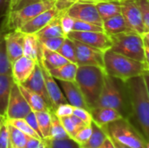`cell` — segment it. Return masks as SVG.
Segmentation results:
<instances>
[{
    "label": "cell",
    "mask_w": 149,
    "mask_h": 148,
    "mask_svg": "<svg viewBox=\"0 0 149 148\" xmlns=\"http://www.w3.org/2000/svg\"><path fill=\"white\" fill-rule=\"evenodd\" d=\"M100 148H116L115 145H114V142L113 140V139L110 137V136H107L106 140H104L103 144L100 146Z\"/></svg>",
    "instance_id": "f907efd6"
},
{
    "label": "cell",
    "mask_w": 149,
    "mask_h": 148,
    "mask_svg": "<svg viewBox=\"0 0 149 148\" xmlns=\"http://www.w3.org/2000/svg\"><path fill=\"white\" fill-rule=\"evenodd\" d=\"M42 140L31 137V136H27L26 139V144H25V147L24 148H38L40 144H41Z\"/></svg>",
    "instance_id": "7dc6e473"
},
{
    "label": "cell",
    "mask_w": 149,
    "mask_h": 148,
    "mask_svg": "<svg viewBox=\"0 0 149 148\" xmlns=\"http://www.w3.org/2000/svg\"><path fill=\"white\" fill-rule=\"evenodd\" d=\"M73 42L76 49V58L78 65H93L104 69L105 51L76 40H73Z\"/></svg>",
    "instance_id": "8fae6325"
},
{
    "label": "cell",
    "mask_w": 149,
    "mask_h": 148,
    "mask_svg": "<svg viewBox=\"0 0 149 148\" xmlns=\"http://www.w3.org/2000/svg\"><path fill=\"white\" fill-rule=\"evenodd\" d=\"M92 128L93 133L90 139L84 145L81 146V148H100L106 140L107 134L102 126L97 125L95 122L93 121Z\"/></svg>",
    "instance_id": "83f0119b"
},
{
    "label": "cell",
    "mask_w": 149,
    "mask_h": 148,
    "mask_svg": "<svg viewBox=\"0 0 149 148\" xmlns=\"http://www.w3.org/2000/svg\"><path fill=\"white\" fill-rule=\"evenodd\" d=\"M78 1L79 0H56V2H55V7L60 12L65 13L71 5H72L73 3H75Z\"/></svg>",
    "instance_id": "bcb514c9"
},
{
    "label": "cell",
    "mask_w": 149,
    "mask_h": 148,
    "mask_svg": "<svg viewBox=\"0 0 149 148\" xmlns=\"http://www.w3.org/2000/svg\"><path fill=\"white\" fill-rule=\"evenodd\" d=\"M124 84L130 101L131 119L149 140V97L143 75L130 79Z\"/></svg>",
    "instance_id": "6da1fadb"
},
{
    "label": "cell",
    "mask_w": 149,
    "mask_h": 148,
    "mask_svg": "<svg viewBox=\"0 0 149 148\" xmlns=\"http://www.w3.org/2000/svg\"><path fill=\"white\" fill-rule=\"evenodd\" d=\"M65 96L70 105L73 107H79L89 110L86 99L75 81H59Z\"/></svg>",
    "instance_id": "ac0fdd59"
},
{
    "label": "cell",
    "mask_w": 149,
    "mask_h": 148,
    "mask_svg": "<svg viewBox=\"0 0 149 148\" xmlns=\"http://www.w3.org/2000/svg\"><path fill=\"white\" fill-rule=\"evenodd\" d=\"M38 120V126L43 140L50 137L51 127H52V112L51 111H41L34 112Z\"/></svg>",
    "instance_id": "f1b7e54d"
},
{
    "label": "cell",
    "mask_w": 149,
    "mask_h": 148,
    "mask_svg": "<svg viewBox=\"0 0 149 148\" xmlns=\"http://www.w3.org/2000/svg\"><path fill=\"white\" fill-rule=\"evenodd\" d=\"M120 9L122 16L132 31L141 35L147 32L141 10L135 0H120Z\"/></svg>",
    "instance_id": "7c38bea8"
},
{
    "label": "cell",
    "mask_w": 149,
    "mask_h": 148,
    "mask_svg": "<svg viewBox=\"0 0 149 148\" xmlns=\"http://www.w3.org/2000/svg\"><path fill=\"white\" fill-rule=\"evenodd\" d=\"M78 67L79 65L77 64L69 62L62 66L52 69L48 72L55 79L59 81H75Z\"/></svg>",
    "instance_id": "cb8c5ba5"
},
{
    "label": "cell",
    "mask_w": 149,
    "mask_h": 148,
    "mask_svg": "<svg viewBox=\"0 0 149 148\" xmlns=\"http://www.w3.org/2000/svg\"><path fill=\"white\" fill-rule=\"evenodd\" d=\"M73 106L72 105H70L69 103H65V104H61L59 105L55 111L53 112L56 116L58 118H65V117H69L72 116L73 113Z\"/></svg>",
    "instance_id": "ee69618b"
},
{
    "label": "cell",
    "mask_w": 149,
    "mask_h": 148,
    "mask_svg": "<svg viewBox=\"0 0 149 148\" xmlns=\"http://www.w3.org/2000/svg\"><path fill=\"white\" fill-rule=\"evenodd\" d=\"M92 133H93L92 124L86 125V126H83L80 130H79V132L74 135V137L72 139L74 140H76L80 146H82L90 139Z\"/></svg>",
    "instance_id": "f35d334b"
},
{
    "label": "cell",
    "mask_w": 149,
    "mask_h": 148,
    "mask_svg": "<svg viewBox=\"0 0 149 148\" xmlns=\"http://www.w3.org/2000/svg\"><path fill=\"white\" fill-rule=\"evenodd\" d=\"M105 72L121 82H126L130 79L142 76L148 71L146 63H142L109 49L104 53Z\"/></svg>",
    "instance_id": "7a4b0ae2"
},
{
    "label": "cell",
    "mask_w": 149,
    "mask_h": 148,
    "mask_svg": "<svg viewBox=\"0 0 149 148\" xmlns=\"http://www.w3.org/2000/svg\"><path fill=\"white\" fill-rule=\"evenodd\" d=\"M3 120H5V119H3V118L0 117V126H1V124H2V122L3 121Z\"/></svg>",
    "instance_id": "91938a15"
},
{
    "label": "cell",
    "mask_w": 149,
    "mask_h": 148,
    "mask_svg": "<svg viewBox=\"0 0 149 148\" xmlns=\"http://www.w3.org/2000/svg\"><path fill=\"white\" fill-rule=\"evenodd\" d=\"M72 40L86 44L89 46L106 51L112 47V40L105 31H72L67 36Z\"/></svg>",
    "instance_id": "9c48e42d"
},
{
    "label": "cell",
    "mask_w": 149,
    "mask_h": 148,
    "mask_svg": "<svg viewBox=\"0 0 149 148\" xmlns=\"http://www.w3.org/2000/svg\"><path fill=\"white\" fill-rule=\"evenodd\" d=\"M75 19H73L72 17L67 15L66 13H64L60 17V24L62 31L65 37L68 36L70 32L73 31V25H74Z\"/></svg>",
    "instance_id": "60d3db41"
},
{
    "label": "cell",
    "mask_w": 149,
    "mask_h": 148,
    "mask_svg": "<svg viewBox=\"0 0 149 148\" xmlns=\"http://www.w3.org/2000/svg\"><path fill=\"white\" fill-rule=\"evenodd\" d=\"M40 66H41L42 73H43V76H44L45 87H46L49 98H50L52 105V109H53V112H54L55 109L59 105L68 103V101H67L65 96L63 94L62 91L60 90L58 85L56 83L55 79L49 73V72L41 64H40Z\"/></svg>",
    "instance_id": "e0dca14e"
},
{
    "label": "cell",
    "mask_w": 149,
    "mask_h": 148,
    "mask_svg": "<svg viewBox=\"0 0 149 148\" xmlns=\"http://www.w3.org/2000/svg\"><path fill=\"white\" fill-rule=\"evenodd\" d=\"M124 84V82H123ZM95 107H109L117 110L124 118L131 120L132 111L127 88L119 85L116 79L106 75L104 86Z\"/></svg>",
    "instance_id": "277c9868"
},
{
    "label": "cell",
    "mask_w": 149,
    "mask_h": 148,
    "mask_svg": "<svg viewBox=\"0 0 149 148\" xmlns=\"http://www.w3.org/2000/svg\"><path fill=\"white\" fill-rule=\"evenodd\" d=\"M142 37H143L144 43H145V44H149V31L145 32V33L142 35Z\"/></svg>",
    "instance_id": "db71d44e"
},
{
    "label": "cell",
    "mask_w": 149,
    "mask_h": 148,
    "mask_svg": "<svg viewBox=\"0 0 149 148\" xmlns=\"http://www.w3.org/2000/svg\"><path fill=\"white\" fill-rule=\"evenodd\" d=\"M103 29L109 36L132 31L121 13L103 21Z\"/></svg>",
    "instance_id": "7402d4cb"
},
{
    "label": "cell",
    "mask_w": 149,
    "mask_h": 148,
    "mask_svg": "<svg viewBox=\"0 0 149 148\" xmlns=\"http://www.w3.org/2000/svg\"><path fill=\"white\" fill-rule=\"evenodd\" d=\"M40 43L38 38L34 34H24L23 56L38 62L40 58Z\"/></svg>",
    "instance_id": "484cf974"
},
{
    "label": "cell",
    "mask_w": 149,
    "mask_h": 148,
    "mask_svg": "<svg viewBox=\"0 0 149 148\" xmlns=\"http://www.w3.org/2000/svg\"><path fill=\"white\" fill-rule=\"evenodd\" d=\"M37 63L25 56H22L11 63V75L14 82L23 84L32 73Z\"/></svg>",
    "instance_id": "2e32d148"
},
{
    "label": "cell",
    "mask_w": 149,
    "mask_h": 148,
    "mask_svg": "<svg viewBox=\"0 0 149 148\" xmlns=\"http://www.w3.org/2000/svg\"><path fill=\"white\" fill-rule=\"evenodd\" d=\"M59 120L65 130L66 131V133L71 138H73L74 135L79 132V130H80L83 126H86L81 120H79L74 115L65 117V118H60Z\"/></svg>",
    "instance_id": "f546056e"
},
{
    "label": "cell",
    "mask_w": 149,
    "mask_h": 148,
    "mask_svg": "<svg viewBox=\"0 0 149 148\" xmlns=\"http://www.w3.org/2000/svg\"><path fill=\"white\" fill-rule=\"evenodd\" d=\"M21 85H23L26 88H28L31 91L38 94L47 104V106H49L51 111L53 112L52 105L51 99L49 98V95H48V92H47V90L45 87V83L43 73H42L41 66L38 62L36 64L35 68H34L32 73L31 74V76Z\"/></svg>",
    "instance_id": "5bb4252c"
},
{
    "label": "cell",
    "mask_w": 149,
    "mask_h": 148,
    "mask_svg": "<svg viewBox=\"0 0 149 148\" xmlns=\"http://www.w3.org/2000/svg\"><path fill=\"white\" fill-rule=\"evenodd\" d=\"M69 137L70 136L65 130L59 118H58L56 114L53 112H52V127H51V133L49 138L55 139V140H61Z\"/></svg>",
    "instance_id": "d6a6232c"
},
{
    "label": "cell",
    "mask_w": 149,
    "mask_h": 148,
    "mask_svg": "<svg viewBox=\"0 0 149 148\" xmlns=\"http://www.w3.org/2000/svg\"><path fill=\"white\" fill-rule=\"evenodd\" d=\"M14 83L11 74H0V117L5 119L10 94Z\"/></svg>",
    "instance_id": "44dd1931"
},
{
    "label": "cell",
    "mask_w": 149,
    "mask_h": 148,
    "mask_svg": "<svg viewBox=\"0 0 149 148\" xmlns=\"http://www.w3.org/2000/svg\"><path fill=\"white\" fill-rule=\"evenodd\" d=\"M24 38V34L18 30L10 31L3 35L6 52L10 64L23 56Z\"/></svg>",
    "instance_id": "9a60e30c"
},
{
    "label": "cell",
    "mask_w": 149,
    "mask_h": 148,
    "mask_svg": "<svg viewBox=\"0 0 149 148\" xmlns=\"http://www.w3.org/2000/svg\"><path fill=\"white\" fill-rule=\"evenodd\" d=\"M19 0H10V10H13V8L15 7V5L17 3Z\"/></svg>",
    "instance_id": "11a10c76"
},
{
    "label": "cell",
    "mask_w": 149,
    "mask_h": 148,
    "mask_svg": "<svg viewBox=\"0 0 149 148\" xmlns=\"http://www.w3.org/2000/svg\"><path fill=\"white\" fill-rule=\"evenodd\" d=\"M113 140L131 148H146L148 140L131 120L122 118L102 126Z\"/></svg>",
    "instance_id": "5b68a950"
},
{
    "label": "cell",
    "mask_w": 149,
    "mask_h": 148,
    "mask_svg": "<svg viewBox=\"0 0 149 148\" xmlns=\"http://www.w3.org/2000/svg\"><path fill=\"white\" fill-rule=\"evenodd\" d=\"M24 120H26V122L31 126V127L34 130V131H36L38 133V135L41 137V139L43 140V138H42V135H41V133H40V129H39V126H38V120H37V117H36V114H35V113L33 112V111H31L25 118H24Z\"/></svg>",
    "instance_id": "f6af8a7d"
},
{
    "label": "cell",
    "mask_w": 149,
    "mask_h": 148,
    "mask_svg": "<svg viewBox=\"0 0 149 148\" xmlns=\"http://www.w3.org/2000/svg\"><path fill=\"white\" fill-rule=\"evenodd\" d=\"M7 121V120H6ZM8 128L10 133V148H24L26 144L27 136L17 127L10 125L8 121Z\"/></svg>",
    "instance_id": "4dcf8cb0"
},
{
    "label": "cell",
    "mask_w": 149,
    "mask_h": 148,
    "mask_svg": "<svg viewBox=\"0 0 149 148\" xmlns=\"http://www.w3.org/2000/svg\"><path fill=\"white\" fill-rule=\"evenodd\" d=\"M10 10V0H0V18Z\"/></svg>",
    "instance_id": "c3c4849f"
},
{
    "label": "cell",
    "mask_w": 149,
    "mask_h": 148,
    "mask_svg": "<svg viewBox=\"0 0 149 148\" xmlns=\"http://www.w3.org/2000/svg\"><path fill=\"white\" fill-rule=\"evenodd\" d=\"M145 58H146V64L148 65L149 71V47L145 44Z\"/></svg>",
    "instance_id": "f5cc1de1"
},
{
    "label": "cell",
    "mask_w": 149,
    "mask_h": 148,
    "mask_svg": "<svg viewBox=\"0 0 149 148\" xmlns=\"http://www.w3.org/2000/svg\"><path fill=\"white\" fill-rule=\"evenodd\" d=\"M59 54H61L64 58L69 60L72 63L77 64V58H76V49L75 44L72 39L69 38L68 37L65 38L63 44L58 51Z\"/></svg>",
    "instance_id": "836d02e7"
},
{
    "label": "cell",
    "mask_w": 149,
    "mask_h": 148,
    "mask_svg": "<svg viewBox=\"0 0 149 148\" xmlns=\"http://www.w3.org/2000/svg\"><path fill=\"white\" fill-rule=\"evenodd\" d=\"M31 112V109L22 94L18 85L14 82L10 90L5 120L24 119Z\"/></svg>",
    "instance_id": "ba28073f"
},
{
    "label": "cell",
    "mask_w": 149,
    "mask_h": 148,
    "mask_svg": "<svg viewBox=\"0 0 149 148\" xmlns=\"http://www.w3.org/2000/svg\"><path fill=\"white\" fill-rule=\"evenodd\" d=\"M3 35L0 33V74H11V64L7 56Z\"/></svg>",
    "instance_id": "e575fe53"
},
{
    "label": "cell",
    "mask_w": 149,
    "mask_h": 148,
    "mask_svg": "<svg viewBox=\"0 0 149 148\" xmlns=\"http://www.w3.org/2000/svg\"><path fill=\"white\" fill-rule=\"evenodd\" d=\"M65 38L66 37H56V38L41 39L38 41L44 48L48 49L50 51H58L59 50V48L61 47V45L63 44Z\"/></svg>",
    "instance_id": "8d00e7d4"
},
{
    "label": "cell",
    "mask_w": 149,
    "mask_h": 148,
    "mask_svg": "<svg viewBox=\"0 0 149 148\" xmlns=\"http://www.w3.org/2000/svg\"><path fill=\"white\" fill-rule=\"evenodd\" d=\"M38 148H46L45 147V143L43 142V140H42V142H41L40 146H39V147H38Z\"/></svg>",
    "instance_id": "680465c9"
},
{
    "label": "cell",
    "mask_w": 149,
    "mask_h": 148,
    "mask_svg": "<svg viewBox=\"0 0 149 148\" xmlns=\"http://www.w3.org/2000/svg\"><path fill=\"white\" fill-rule=\"evenodd\" d=\"M106 72L93 65H79L75 82L79 87L90 111L94 108L101 94Z\"/></svg>",
    "instance_id": "3957f363"
},
{
    "label": "cell",
    "mask_w": 149,
    "mask_h": 148,
    "mask_svg": "<svg viewBox=\"0 0 149 148\" xmlns=\"http://www.w3.org/2000/svg\"><path fill=\"white\" fill-rule=\"evenodd\" d=\"M72 115L76 116L79 120H81L86 125H91L93 122L92 114L89 110L79 108V107H74L73 108V113Z\"/></svg>",
    "instance_id": "7bdbcfd3"
},
{
    "label": "cell",
    "mask_w": 149,
    "mask_h": 148,
    "mask_svg": "<svg viewBox=\"0 0 149 148\" xmlns=\"http://www.w3.org/2000/svg\"><path fill=\"white\" fill-rule=\"evenodd\" d=\"M144 44H145V43H144ZM146 44V45H148V46L149 47V44Z\"/></svg>",
    "instance_id": "6125c7cd"
},
{
    "label": "cell",
    "mask_w": 149,
    "mask_h": 148,
    "mask_svg": "<svg viewBox=\"0 0 149 148\" xmlns=\"http://www.w3.org/2000/svg\"><path fill=\"white\" fill-rule=\"evenodd\" d=\"M61 17V16H60ZM60 17L55 18L52 22H50L47 25H45L43 29L38 31L34 35L38 38V40L56 38V37H65L60 24Z\"/></svg>",
    "instance_id": "4316f807"
},
{
    "label": "cell",
    "mask_w": 149,
    "mask_h": 148,
    "mask_svg": "<svg viewBox=\"0 0 149 148\" xmlns=\"http://www.w3.org/2000/svg\"><path fill=\"white\" fill-rule=\"evenodd\" d=\"M94 4L103 21L121 13L120 0H105Z\"/></svg>",
    "instance_id": "d4e9b609"
},
{
    "label": "cell",
    "mask_w": 149,
    "mask_h": 148,
    "mask_svg": "<svg viewBox=\"0 0 149 148\" xmlns=\"http://www.w3.org/2000/svg\"><path fill=\"white\" fill-rule=\"evenodd\" d=\"M18 87L24 95L25 100L27 101L28 105L30 106L31 111L33 112H41V111H51L47 104L45 102V100L36 92L31 91L30 89L26 88L21 84H17ZM52 112V111H51Z\"/></svg>",
    "instance_id": "603a6c76"
},
{
    "label": "cell",
    "mask_w": 149,
    "mask_h": 148,
    "mask_svg": "<svg viewBox=\"0 0 149 148\" xmlns=\"http://www.w3.org/2000/svg\"><path fill=\"white\" fill-rule=\"evenodd\" d=\"M101 1H105V0H79L78 2H86V3H96Z\"/></svg>",
    "instance_id": "6f0895ef"
},
{
    "label": "cell",
    "mask_w": 149,
    "mask_h": 148,
    "mask_svg": "<svg viewBox=\"0 0 149 148\" xmlns=\"http://www.w3.org/2000/svg\"><path fill=\"white\" fill-rule=\"evenodd\" d=\"M146 148H149V140H148V143H147V147Z\"/></svg>",
    "instance_id": "94428289"
},
{
    "label": "cell",
    "mask_w": 149,
    "mask_h": 148,
    "mask_svg": "<svg viewBox=\"0 0 149 148\" xmlns=\"http://www.w3.org/2000/svg\"><path fill=\"white\" fill-rule=\"evenodd\" d=\"M40 50H41L40 58L38 62L47 71L62 66L70 62L65 58H64L61 54H59L58 51H53L45 49L41 45V44H40Z\"/></svg>",
    "instance_id": "ffe728a7"
},
{
    "label": "cell",
    "mask_w": 149,
    "mask_h": 148,
    "mask_svg": "<svg viewBox=\"0 0 149 148\" xmlns=\"http://www.w3.org/2000/svg\"><path fill=\"white\" fill-rule=\"evenodd\" d=\"M73 31H104V29L102 26L85 22V21H79L75 20L74 25H73Z\"/></svg>",
    "instance_id": "74e56055"
},
{
    "label": "cell",
    "mask_w": 149,
    "mask_h": 148,
    "mask_svg": "<svg viewBox=\"0 0 149 148\" xmlns=\"http://www.w3.org/2000/svg\"><path fill=\"white\" fill-rule=\"evenodd\" d=\"M54 5L55 2H36L18 9L9 10L5 20L6 28L10 31L19 30L27 22Z\"/></svg>",
    "instance_id": "52a82bcc"
},
{
    "label": "cell",
    "mask_w": 149,
    "mask_h": 148,
    "mask_svg": "<svg viewBox=\"0 0 149 148\" xmlns=\"http://www.w3.org/2000/svg\"><path fill=\"white\" fill-rule=\"evenodd\" d=\"M113 142H114V145H115L116 148H131L127 147V146H125V145H122V144H120V143H119V142H117V141H115V140H113Z\"/></svg>",
    "instance_id": "9f6ffc18"
},
{
    "label": "cell",
    "mask_w": 149,
    "mask_h": 148,
    "mask_svg": "<svg viewBox=\"0 0 149 148\" xmlns=\"http://www.w3.org/2000/svg\"><path fill=\"white\" fill-rule=\"evenodd\" d=\"M75 20L89 22L103 27V20L101 19L96 5L92 3L76 2L71 5L65 12Z\"/></svg>",
    "instance_id": "30bf717a"
},
{
    "label": "cell",
    "mask_w": 149,
    "mask_h": 148,
    "mask_svg": "<svg viewBox=\"0 0 149 148\" xmlns=\"http://www.w3.org/2000/svg\"><path fill=\"white\" fill-rule=\"evenodd\" d=\"M141 12L144 26L149 31V3L148 0H135Z\"/></svg>",
    "instance_id": "b9f144b4"
},
{
    "label": "cell",
    "mask_w": 149,
    "mask_h": 148,
    "mask_svg": "<svg viewBox=\"0 0 149 148\" xmlns=\"http://www.w3.org/2000/svg\"><path fill=\"white\" fill-rule=\"evenodd\" d=\"M93 121L100 126L124 118L117 110L109 107H94L90 111Z\"/></svg>",
    "instance_id": "d6986e66"
},
{
    "label": "cell",
    "mask_w": 149,
    "mask_h": 148,
    "mask_svg": "<svg viewBox=\"0 0 149 148\" xmlns=\"http://www.w3.org/2000/svg\"><path fill=\"white\" fill-rule=\"evenodd\" d=\"M43 142L46 148H81V146L71 137L61 140L47 138L44 139Z\"/></svg>",
    "instance_id": "1f68e13d"
},
{
    "label": "cell",
    "mask_w": 149,
    "mask_h": 148,
    "mask_svg": "<svg viewBox=\"0 0 149 148\" xmlns=\"http://www.w3.org/2000/svg\"><path fill=\"white\" fill-rule=\"evenodd\" d=\"M148 3H149V0H148Z\"/></svg>",
    "instance_id": "be15d7a7"
},
{
    "label": "cell",
    "mask_w": 149,
    "mask_h": 148,
    "mask_svg": "<svg viewBox=\"0 0 149 148\" xmlns=\"http://www.w3.org/2000/svg\"><path fill=\"white\" fill-rule=\"evenodd\" d=\"M10 125H12L13 126L17 127V129H19L21 132H23L24 134L28 135V136H31V137H33V138H36V139H38V140H41V137L38 135V133L34 131L31 126L26 122V120L24 119H13V120H6Z\"/></svg>",
    "instance_id": "d590c367"
},
{
    "label": "cell",
    "mask_w": 149,
    "mask_h": 148,
    "mask_svg": "<svg viewBox=\"0 0 149 148\" xmlns=\"http://www.w3.org/2000/svg\"><path fill=\"white\" fill-rule=\"evenodd\" d=\"M0 148H10V133L6 120H3L0 126Z\"/></svg>",
    "instance_id": "ab89813d"
},
{
    "label": "cell",
    "mask_w": 149,
    "mask_h": 148,
    "mask_svg": "<svg viewBox=\"0 0 149 148\" xmlns=\"http://www.w3.org/2000/svg\"><path fill=\"white\" fill-rule=\"evenodd\" d=\"M143 78H144V80H145V83H146L147 91H148V94L149 97V71L146 72L143 74Z\"/></svg>",
    "instance_id": "816d5d0a"
},
{
    "label": "cell",
    "mask_w": 149,
    "mask_h": 148,
    "mask_svg": "<svg viewBox=\"0 0 149 148\" xmlns=\"http://www.w3.org/2000/svg\"><path fill=\"white\" fill-rule=\"evenodd\" d=\"M36 2H56V0H19L17 2V3L15 5V7L13 8V10L21 8L26 4H29L31 3H36Z\"/></svg>",
    "instance_id": "681fc988"
},
{
    "label": "cell",
    "mask_w": 149,
    "mask_h": 148,
    "mask_svg": "<svg viewBox=\"0 0 149 148\" xmlns=\"http://www.w3.org/2000/svg\"><path fill=\"white\" fill-rule=\"evenodd\" d=\"M112 40L111 49L121 55L134 60L146 63L145 44L142 35L129 31L110 36Z\"/></svg>",
    "instance_id": "8992f818"
},
{
    "label": "cell",
    "mask_w": 149,
    "mask_h": 148,
    "mask_svg": "<svg viewBox=\"0 0 149 148\" xmlns=\"http://www.w3.org/2000/svg\"><path fill=\"white\" fill-rule=\"evenodd\" d=\"M62 12H60L55 5L49 10H45L44 12L38 14L37 17L32 18L31 21L27 22L24 24L18 31H20L24 34H35L41 29H43L45 25H47L50 22L54 20L55 18L60 17Z\"/></svg>",
    "instance_id": "4fadbf2b"
}]
</instances>
